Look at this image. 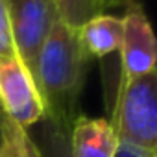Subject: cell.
I'll use <instances>...</instances> for the list:
<instances>
[{"label": "cell", "mask_w": 157, "mask_h": 157, "mask_svg": "<svg viewBox=\"0 0 157 157\" xmlns=\"http://www.w3.org/2000/svg\"><path fill=\"white\" fill-rule=\"evenodd\" d=\"M89 57L82 46L78 28L61 19L44 39L33 78L44 104V118L70 129L80 117V98L85 85Z\"/></svg>", "instance_id": "6da1fadb"}, {"label": "cell", "mask_w": 157, "mask_h": 157, "mask_svg": "<svg viewBox=\"0 0 157 157\" xmlns=\"http://www.w3.org/2000/svg\"><path fill=\"white\" fill-rule=\"evenodd\" d=\"M111 126L118 144L157 155V74L120 78Z\"/></svg>", "instance_id": "7a4b0ae2"}, {"label": "cell", "mask_w": 157, "mask_h": 157, "mask_svg": "<svg viewBox=\"0 0 157 157\" xmlns=\"http://www.w3.org/2000/svg\"><path fill=\"white\" fill-rule=\"evenodd\" d=\"M0 107L24 129L44 118V104L35 78L17 54L0 59Z\"/></svg>", "instance_id": "3957f363"}, {"label": "cell", "mask_w": 157, "mask_h": 157, "mask_svg": "<svg viewBox=\"0 0 157 157\" xmlns=\"http://www.w3.org/2000/svg\"><path fill=\"white\" fill-rule=\"evenodd\" d=\"M17 56L33 74L39 50L59 21L56 0H6Z\"/></svg>", "instance_id": "277c9868"}, {"label": "cell", "mask_w": 157, "mask_h": 157, "mask_svg": "<svg viewBox=\"0 0 157 157\" xmlns=\"http://www.w3.org/2000/svg\"><path fill=\"white\" fill-rule=\"evenodd\" d=\"M118 52L122 65L120 78H137L155 72V35L142 8L131 0L122 17V43Z\"/></svg>", "instance_id": "5b68a950"}, {"label": "cell", "mask_w": 157, "mask_h": 157, "mask_svg": "<svg viewBox=\"0 0 157 157\" xmlns=\"http://www.w3.org/2000/svg\"><path fill=\"white\" fill-rule=\"evenodd\" d=\"M118 140L109 118L80 115L68 129L70 157H117Z\"/></svg>", "instance_id": "8992f818"}, {"label": "cell", "mask_w": 157, "mask_h": 157, "mask_svg": "<svg viewBox=\"0 0 157 157\" xmlns=\"http://www.w3.org/2000/svg\"><path fill=\"white\" fill-rule=\"evenodd\" d=\"M78 33H80V41L87 57L102 59L120 50L122 19L107 13H98L78 28Z\"/></svg>", "instance_id": "52a82bcc"}, {"label": "cell", "mask_w": 157, "mask_h": 157, "mask_svg": "<svg viewBox=\"0 0 157 157\" xmlns=\"http://www.w3.org/2000/svg\"><path fill=\"white\" fill-rule=\"evenodd\" d=\"M0 157H43L28 129L6 118L0 129Z\"/></svg>", "instance_id": "ba28073f"}, {"label": "cell", "mask_w": 157, "mask_h": 157, "mask_svg": "<svg viewBox=\"0 0 157 157\" xmlns=\"http://www.w3.org/2000/svg\"><path fill=\"white\" fill-rule=\"evenodd\" d=\"M41 131V153L43 157H70L68 151V129L54 124L48 118H43Z\"/></svg>", "instance_id": "9c48e42d"}, {"label": "cell", "mask_w": 157, "mask_h": 157, "mask_svg": "<svg viewBox=\"0 0 157 157\" xmlns=\"http://www.w3.org/2000/svg\"><path fill=\"white\" fill-rule=\"evenodd\" d=\"M59 19L72 28H80L91 17L102 13L96 0H56Z\"/></svg>", "instance_id": "30bf717a"}, {"label": "cell", "mask_w": 157, "mask_h": 157, "mask_svg": "<svg viewBox=\"0 0 157 157\" xmlns=\"http://www.w3.org/2000/svg\"><path fill=\"white\" fill-rule=\"evenodd\" d=\"M15 44H13V33L10 24V13H8V2L0 0V59L15 56Z\"/></svg>", "instance_id": "8fae6325"}, {"label": "cell", "mask_w": 157, "mask_h": 157, "mask_svg": "<svg viewBox=\"0 0 157 157\" xmlns=\"http://www.w3.org/2000/svg\"><path fill=\"white\" fill-rule=\"evenodd\" d=\"M96 2H98L100 11L104 13V10H111V8H117V6H128L129 0H96Z\"/></svg>", "instance_id": "7c38bea8"}, {"label": "cell", "mask_w": 157, "mask_h": 157, "mask_svg": "<svg viewBox=\"0 0 157 157\" xmlns=\"http://www.w3.org/2000/svg\"><path fill=\"white\" fill-rule=\"evenodd\" d=\"M8 117L4 115V111H2V107H0V129H2V124H4V120H6Z\"/></svg>", "instance_id": "4fadbf2b"}, {"label": "cell", "mask_w": 157, "mask_h": 157, "mask_svg": "<svg viewBox=\"0 0 157 157\" xmlns=\"http://www.w3.org/2000/svg\"><path fill=\"white\" fill-rule=\"evenodd\" d=\"M155 157H157V155H155Z\"/></svg>", "instance_id": "5bb4252c"}]
</instances>
